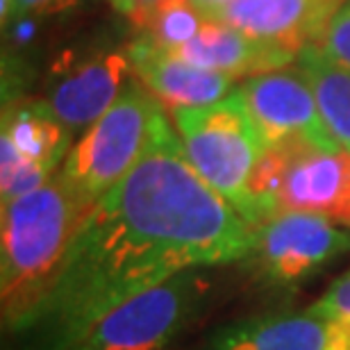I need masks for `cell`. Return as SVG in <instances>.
Here are the masks:
<instances>
[{
    "label": "cell",
    "mask_w": 350,
    "mask_h": 350,
    "mask_svg": "<svg viewBox=\"0 0 350 350\" xmlns=\"http://www.w3.org/2000/svg\"><path fill=\"white\" fill-rule=\"evenodd\" d=\"M253 228L200 178L162 109L139 162L82 219L14 350H71L105 314L185 271L243 264Z\"/></svg>",
    "instance_id": "cell-1"
},
{
    "label": "cell",
    "mask_w": 350,
    "mask_h": 350,
    "mask_svg": "<svg viewBox=\"0 0 350 350\" xmlns=\"http://www.w3.org/2000/svg\"><path fill=\"white\" fill-rule=\"evenodd\" d=\"M87 209L59 171L34 191L3 205L0 300L10 332L34 310L53 282Z\"/></svg>",
    "instance_id": "cell-2"
},
{
    "label": "cell",
    "mask_w": 350,
    "mask_h": 350,
    "mask_svg": "<svg viewBox=\"0 0 350 350\" xmlns=\"http://www.w3.org/2000/svg\"><path fill=\"white\" fill-rule=\"evenodd\" d=\"M173 123L196 173L219 191L253 228L250 178L266 144L239 91L202 107L175 109Z\"/></svg>",
    "instance_id": "cell-3"
},
{
    "label": "cell",
    "mask_w": 350,
    "mask_h": 350,
    "mask_svg": "<svg viewBox=\"0 0 350 350\" xmlns=\"http://www.w3.org/2000/svg\"><path fill=\"white\" fill-rule=\"evenodd\" d=\"M255 223L282 212L325 216L350 228V152L291 139L266 146L250 178Z\"/></svg>",
    "instance_id": "cell-4"
},
{
    "label": "cell",
    "mask_w": 350,
    "mask_h": 350,
    "mask_svg": "<svg viewBox=\"0 0 350 350\" xmlns=\"http://www.w3.org/2000/svg\"><path fill=\"white\" fill-rule=\"evenodd\" d=\"M162 109L132 75L111 107L71 146L59 173L87 212L139 162Z\"/></svg>",
    "instance_id": "cell-5"
},
{
    "label": "cell",
    "mask_w": 350,
    "mask_h": 350,
    "mask_svg": "<svg viewBox=\"0 0 350 350\" xmlns=\"http://www.w3.org/2000/svg\"><path fill=\"white\" fill-rule=\"evenodd\" d=\"M209 293L207 271H185L114 307L71 350H169L200 317Z\"/></svg>",
    "instance_id": "cell-6"
},
{
    "label": "cell",
    "mask_w": 350,
    "mask_h": 350,
    "mask_svg": "<svg viewBox=\"0 0 350 350\" xmlns=\"http://www.w3.org/2000/svg\"><path fill=\"white\" fill-rule=\"evenodd\" d=\"M350 253V230L325 216L282 212L253 226L246 264L266 289L291 291Z\"/></svg>",
    "instance_id": "cell-7"
},
{
    "label": "cell",
    "mask_w": 350,
    "mask_h": 350,
    "mask_svg": "<svg viewBox=\"0 0 350 350\" xmlns=\"http://www.w3.org/2000/svg\"><path fill=\"white\" fill-rule=\"evenodd\" d=\"M73 132L46 100L10 103L0 130V198L3 205L34 191L62 169Z\"/></svg>",
    "instance_id": "cell-8"
},
{
    "label": "cell",
    "mask_w": 350,
    "mask_h": 350,
    "mask_svg": "<svg viewBox=\"0 0 350 350\" xmlns=\"http://www.w3.org/2000/svg\"><path fill=\"white\" fill-rule=\"evenodd\" d=\"M237 91L266 146L305 139L321 148H339L325 128L310 80L298 64L246 78Z\"/></svg>",
    "instance_id": "cell-9"
},
{
    "label": "cell",
    "mask_w": 350,
    "mask_h": 350,
    "mask_svg": "<svg viewBox=\"0 0 350 350\" xmlns=\"http://www.w3.org/2000/svg\"><path fill=\"white\" fill-rule=\"evenodd\" d=\"M202 350H350V319L310 310L260 314L221 327Z\"/></svg>",
    "instance_id": "cell-10"
},
{
    "label": "cell",
    "mask_w": 350,
    "mask_h": 350,
    "mask_svg": "<svg viewBox=\"0 0 350 350\" xmlns=\"http://www.w3.org/2000/svg\"><path fill=\"white\" fill-rule=\"evenodd\" d=\"M348 0H232L209 18L223 21L269 44L300 53L321 44Z\"/></svg>",
    "instance_id": "cell-11"
},
{
    "label": "cell",
    "mask_w": 350,
    "mask_h": 350,
    "mask_svg": "<svg viewBox=\"0 0 350 350\" xmlns=\"http://www.w3.org/2000/svg\"><path fill=\"white\" fill-rule=\"evenodd\" d=\"M125 53L135 78L169 111L212 105L237 89V78L189 64L144 34Z\"/></svg>",
    "instance_id": "cell-12"
},
{
    "label": "cell",
    "mask_w": 350,
    "mask_h": 350,
    "mask_svg": "<svg viewBox=\"0 0 350 350\" xmlns=\"http://www.w3.org/2000/svg\"><path fill=\"white\" fill-rule=\"evenodd\" d=\"M132 75L128 53L105 51L59 73L44 100L68 130L85 132L111 107Z\"/></svg>",
    "instance_id": "cell-13"
},
{
    "label": "cell",
    "mask_w": 350,
    "mask_h": 350,
    "mask_svg": "<svg viewBox=\"0 0 350 350\" xmlns=\"http://www.w3.org/2000/svg\"><path fill=\"white\" fill-rule=\"evenodd\" d=\"M171 53L198 68L230 75L237 80L289 66L298 59L296 51L262 41L216 18H207L191 41Z\"/></svg>",
    "instance_id": "cell-14"
},
{
    "label": "cell",
    "mask_w": 350,
    "mask_h": 350,
    "mask_svg": "<svg viewBox=\"0 0 350 350\" xmlns=\"http://www.w3.org/2000/svg\"><path fill=\"white\" fill-rule=\"evenodd\" d=\"M296 64L310 80L325 128L339 148L350 152V66L332 59L317 44L305 46Z\"/></svg>",
    "instance_id": "cell-15"
},
{
    "label": "cell",
    "mask_w": 350,
    "mask_h": 350,
    "mask_svg": "<svg viewBox=\"0 0 350 350\" xmlns=\"http://www.w3.org/2000/svg\"><path fill=\"white\" fill-rule=\"evenodd\" d=\"M205 21L207 16L191 0H164L146 16L139 27L144 30V37L155 41L157 46L175 51L187 41H191L205 25Z\"/></svg>",
    "instance_id": "cell-16"
},
{
    "label": "cell",
    "mask_w": 350,
    "mask_h": 350,
    "mask_svg": "<svg viewBox=\"0 0 350 350\" xmlns=\"http://www.w3.org/2000/svg\"><path fill=\"white\" fill-rule=\"evenodd\" d=\"M75 5H78V0H3L0 18H3V25H7L23 18L53 16V14L68 12Z\"/></svg>",
    "instance_id": "cell-17"
},
{
    "label": "cell",
    "mask_w": 350,
    "mask_h": 350,
    "mask_svg": "<svg viewBox=\"0 0 350 350\" xmlns=\"http://www.w3.org/2000/svg\"><path fill=\"white\" fill-rule=\"evenodd\" d=\"M317 46L323 48L332 59L350 66V0L337 12V16L332 18L330 27H327L325 37Z\"/></svg>",
    "instance_id": "cell-18"
},
{
    "label": "cell",
    "mask_w": 350,
    "mask_h": 350,
    "mask_svg": "<svg viewBox=\"0 0 350 350\" xmlns=\"http://www.w3.org/2000/svg\"><path fill=\"white\" fill-rule=\"evenodd\" d=\"M314 314L321 317H344L350 319V269L341 278L327 286L325 293L319 300L307 307Z\"/></svg>",
    "instance_id": "cell-19"
},
{
    "label": "cell",
    "mask_w": 350,
    "mask_h": 350,
    "mask_svg": "<svg viewBox=\"0 0 350 350\" xmlns=\"http://www.w3.org/2000/svg\"><path fill=\"white\" fill-rule=\"evenodd\" d=\"M159 3H164V0H135V10H132V21L137 23V27L144 23L146 21V16L155 10V7L159 5Z\"/></svg>",
    "instance_id": "cell-20"
},
{
    "label": "cell",
    "mask_w": 350,
    "mask_h": 350,
    "mask_svg": "<svg viewBox=\"0 0 350 350\" xmlns=\"http://www.w3.org/2000/svg\"><path fill=\"white\" fill-rule=\"evenodd\" d=\"M191 3H193L196 7H198V10L209 18L212 14H216L219 10H223L226 5L232 3V0H191Z\"/></svg>",
    "instance_id": "cell-21"
},
{
    "label": "cell",
    "mask_w": 350,
    "mask_h": 350,
    "mask_svg": "<svg viewBox=\"0 0 350 350\" xmlns=\"http://www.w3.org/2000/svg\"><path fill=\"white\" fill-rule=\"evenodd\" d=\"M109 3H111L114 10L125 14V16H132V10H135V0H109Z\"/></svg>",
    "instance_id": "cell-22"
}]
</instances>
